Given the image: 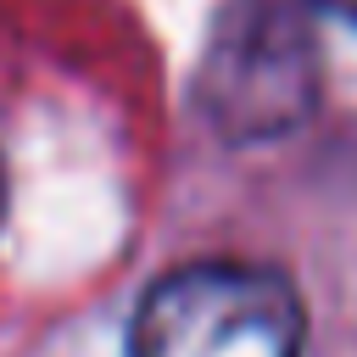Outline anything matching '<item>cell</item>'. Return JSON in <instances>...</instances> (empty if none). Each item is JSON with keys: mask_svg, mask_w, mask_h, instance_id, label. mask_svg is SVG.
<instances>
[{"mask_svg": "<svg viewBox=\"0 0 357 357\" xmlns=\"http://www.w3.org/2000/svg\"><path fill=\"white\" fill-rule=\"evenodd\" d=\"M318 84L324 50L307 0H229L201 50L195 106L223 139L257 145L296 134L318 106Z\"/></svg>", "mask_w": 357, "mask_h": 357, "instance_id": "6da1fadb", "label": "cell"}, {"mask_svg": "<svg viewBox=\"0 0 357 357\" xmlns=\"http://www.w3.org/2000/svg\"><path fill=\"white\" fill-rule=\"evenodd\" d=\"M301 335L307 312L279 268L184 262L145 290L128 357H301Z\"/></svg>", "mask_w": 357, "mask_h": 357, "instance_id": "7a4b0ae2", "label": "cell"}, {"mask_svg": "<svg viewBox=\"0 0 357 357\" xmlns=\"http://www.w3.org/2000/svg\"><path fill=\"white\" fill-rule=\"evenodd\" d=\"M324 6H329L340 22H351V28H357V0H324Z\"/></svg>", "mask_w": 357, "mask_h": 357, "instance_id": "3957f363", "label": "cell"}, {"mask_svg": "<svg viewBox=\"0 0 357 357\" xmlns=\"http://www.w3.org/2000/svg\"><path fill=\"white\" fill-rule=\"evenodd\" d=\"M0 218H6V167H0Z\"/></svg>", "mask_w": 357, "mask_h": 357, "instance_id": "277c9868", "label": "cell"}]
</instances>
